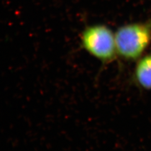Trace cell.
I'll return each instance as SVG.
<instances>
[{"label": "cell", "mask_w": 151, "mask_h": 151, "mask_svg": "<svg viewBox=\"0 0 151 151\" xmlns=\"http://www.w3.org/2000/svg\"><path fill=\"white\" fill-rule=\"evenodd\" d=\"M136 78L143 88L151 89V55L142 59L136 68Z\"/></svg>", "instance_id": "3"}, {"label": "cell", "mask_w": 151, "mask_h": 151, "mask_svg": "<svg viewBox=\"0 0 151 151\" xmlns=\"http://www.w3.org/2000/svg\"><path fill=\"white\" fill-rule=\"evenodd\" d=\"M150 38V25L135 23L123 26L115 35L117 52L125 59H135L148 46Z\"/></svg>", "instance_id": "1"}, {"label": "cell", "mask_w": 151, "mask_h": 151, "mask_svg": "<svg viewBox=\"0 0 151 151\" xmlns=\"http://www.w3.org/2000/svg\"><path fill=\"white\" fill-rule=\"evenodd\" d=\"M83 48L103 63L110 62L116 51L115 36L109 28L103 25L87 27L81 35Z\"/></svg>", "instance_id": "2"}]
</instances>
